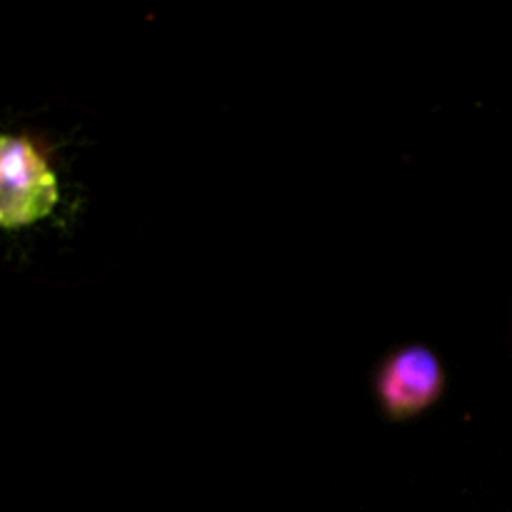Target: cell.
<instances>
[{"label": "cell", "mask_w": 512, "mask_h": 512, "mask_svg": "<svg viewBox=\"0 0 512 512\" xmlns=\"http://www.w3.org/2000/svg\"><path fill=\"white\" fill-rule=\"evenodd\" d=\"M58 203V178L48 158L25 135L0 138V225L28 228Z\"/></svg>", "instance_id": "6da1fadb"}, {"label": "cell", "mask_w": 512, "mask_h": 512, "mask_svg": "<svg viewBox=\"0 0 512 512\" xmlns=\"http://www.w3.org/2000/svg\"><path fill=\"white\" fill-rule=\"evenodd\" d=\"M375 390L388 418L410 420L440 400L445 390L443 365L425 345H408L385 358Z\"/></svg>", "instance_id": "7a4b0ae2"}]
</instances>
